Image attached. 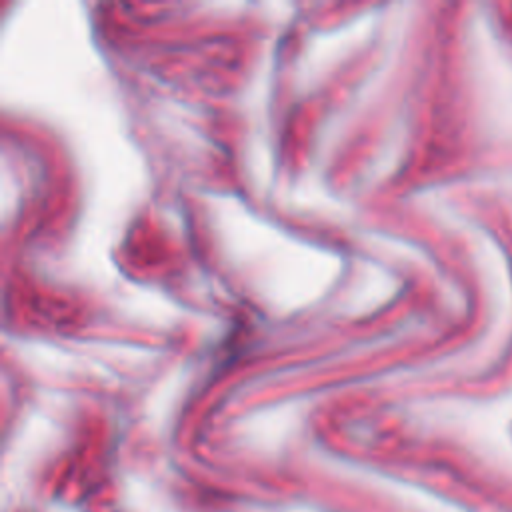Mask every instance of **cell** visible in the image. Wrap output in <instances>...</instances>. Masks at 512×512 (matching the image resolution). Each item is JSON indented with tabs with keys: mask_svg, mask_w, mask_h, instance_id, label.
Returning <instances> with one entry per match:
<instances>
[{
	"mask_svg": "<svg viewBox=\"0 0 512 512\" xmlns=\"http://www.w3.org/2000/svg\"><path fill=\"white\" fill-rule=\"evenodd\" d=\"M510 10H512V8H510ZM510 16H512V12H510Z\"/></svg>",
	"mask_w": 512,
	"mask_h": 512,
	"instance_id": "6da1fadb",
	"label": "cell"
}]
</instances>
